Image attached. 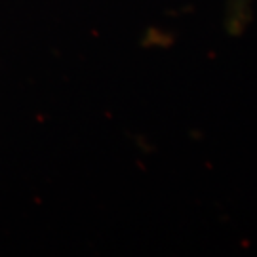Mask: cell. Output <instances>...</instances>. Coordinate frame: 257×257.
I'll use <instances>...</instances> for the list:
<instances>
[{"label": "cell", "instance_id": "obj_1", "mask_svg": "<svg viewBox=\"0 0 257 257\" xmlns=\"http://www.w3.org/2000/svg\"><path fill=\"white\" fill-rule=\"evenodd\" d=\"M249 2H251V0H230L229 25L234 33L244 27V23H246V19H248Z\"/></svg>", "mask_w": 257, "mask_h": 257}]
</instances>
